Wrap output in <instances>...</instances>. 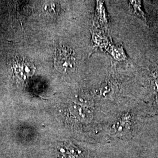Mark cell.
I'll return each instance as SVG.
<instances>
[{
    "instance_id": "cell-1",
    "label": "cell",
    "mask_w": 158,
    "mask_h": 158,
    "mask_svg": "<svg viewBox=\"0 0 158 158\" xmlns=\"http://www.w3.org/2000/svg\"><path fill=\"white\" fill-rule=\"evenodd\" d=\"M55 66L58 70L63 72L72 70L75 66V60L72 51L65 48L58 50L55 59Z\"/></svg>"
},
{
    "instance_id": "cell-2",
    "label": "cell",
    "mask_w": 158,
    "mask_h": 158,
    "mask_svg": "<svg viewBox=\"0 0 158 158\" xmlns=\"http://www.w3.org/2000/svg\"><path fill=\"white\" fill-rule=\"evenodd\" d=\"M132 123V118L130 113H125L120 118L115 124V129L117 131L120 133L130 132L131 130V126Z\"/></svg>"
},
{
    "instance_id": "cell-4",
    "label": "cell",
    "mask_w": 158,
    "mask_h": 158,
    "mask_svg": "<svg viewBox=\"0 0 158 158\" xmlns=\"http://www.w3.org/2000/svg\"><path fill=\"white\" fill-rule=\"evenodd\" d=\"M149 79L153 89L155 91H158V68L152 70L149 74Z\"/></svg>"
},
{
    "instance_id": "cell-3",
    "label": "cell",
    "mask_w": 158,
    "mask_h": 158,
    "mask_svg": "<svg viewBox=\"0 0 158 158\" xmlns=\"http://www.w3.org/2000/svg\"><path fill=\"white\" fill-rule=\"evenodd\" d=\"M130 5L132 9V11L136 16L140 18L144 21L147 22V17L143 10L141 1H130Z\"/></svg>"
},
{
    "instance_id": "cell-5",
    "label": "cell",
    "mask_w": 158,
    "mask_h": 158,
    "mask_svg": "<svg viewBox=\"0 0 158 158\" xmlns=\"http://www.w3.org/2000/svg\"><path fill=\"white\" fill-rule=\"evenodd\" d=\"M113 87L114 85L111 82H106L102 85L101 92L104 96L110 94L113 92Z\"/></svg>"
},
{
    "instance_id": "cell-6",
    "label": "cell",
    "mask_w": 158,
    "mask_h": 158,
    "mask_svg": "<svg viewBox=\"0 0 158 158\" xmlns=\"http://www.w3.org/2000/svg\"><path fill=\"white\" fill-rule=\"evenodd\" d=\"M155 104H156V106L158 108V91L156 92V96H155Z\"/></svg>"
}]
</instances>
